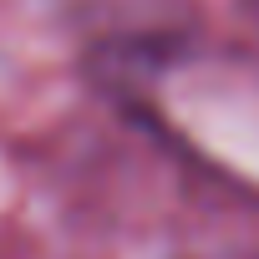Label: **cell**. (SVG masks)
Instances as JSON below:
<instances>
[{"mask_svg":"<svg viewBox=\"0 0 259 259\" xmlns=\"http://www.w3.org/2000/svg\"><path fill=\"white\" fill-rule=\"evenodd\" d=\"M244 11H249V26H254V36H259V0H244Z\"/></svg>","mask_w":259,"mask_h":259,"instance_id":"obj_1","label":"cell"}]
</instances>
